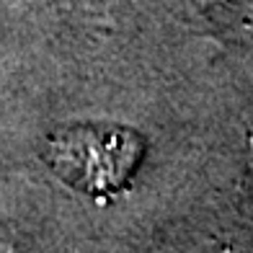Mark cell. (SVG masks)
Segmentation results:
<instances>
[{
    "label": "cell",
    "mask_w": 253,
    "mask_h": 253,
    "mask_svg": "<svg viewBox=\"0 0 253 253\" xmlns=\"http://www.w3.org/2000/svg\"><path fill=\"white\" fill-rule=\"evenodd\" d=\"M142 137L117 124H73L52 134L47 160L73 189L106 199L122 191L142 160Z\"/></svg>",
    "instance_id": "1"
}]
</instances>
